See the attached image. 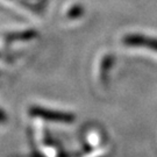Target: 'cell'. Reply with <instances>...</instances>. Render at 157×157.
I'll use <instances>...</instances> for the list:
<instances>
[{
  "mask_svg": "<svg viewBox=\"0 0 157 157\" xmlns=\"http://www.w3.org/2000/svg\"><path fill=\"white\" fill-rule=\"evenodd\" d=\"M127 43H132V44H141V45H150L152 48L157 49V41L150 39H146V37H141V36H130L127 37Z\"/></svg>",
  "mask_w": 157,
  "mask_h": 157,
  "instance_id": "obj_1",
  "label": "cell"
}]
</instances>
